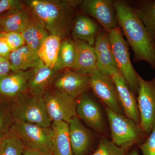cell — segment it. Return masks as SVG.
Returning <instances> with one entry per match:
<instances>
[{
    "label": "cell",
    "mask_w": 155,
    "mask_h": 155,
    "mask_svg": "<svg viewBox=\"0 0 155 155\" xmlns=\"http://www.w3.org/2000/svg\"><path fill=\"white\" fill-rule=\"evenodd\" d=\"M8 60L13 72L33 69L43 63L38 55L32 51L26 45L12 51Z\"/></svg>",
    "instance_id": "19"
},
{
    "label": "cell",
    "mask_w": 155,
    "mask_h": 155,
    "mask_svg": "<svg viewBox=\"0 0 155 155\" xmlns=\"http://www.w3.org/2000/svg\"><path fill=\"white\" fill-rule=\"evenodd\" d=\"M21 34L26 45L37 54L43 42L49 35L38 19L32 14L30 22Z\"/></svg>",
    "instance_id": "22"
},
{
    "label": "cell",
    "mask_w": 155,
    "mask_h": 155,
    "mask_svg": "<svg viewBox=\"0 0 155 155\" xmlns=\"http://www.w3.org/2000/svg\"><path fill=\"white\" fill-rule=\"evenodd\" d=\"M2 32V31H1V30H0V32Z\"/></svg>",
    "instance_id": "39"
},
{
    "label": "cell",
    "mask_w": 155,
    "mask_h": 155,
    "mask_svg": "<svg viewBox=\"0 0 155 155\" xmlns=\"http://www.w3.org/2000/svg\"><path fill=\"white\" fill-rule=\"evenodd\" d=\"M11 71V66L8 58L0 62V79L9 74Z\"/></svg>",
    "instance_id": "33"
},
{
    "label": "cell",
    "mask_w": 155,
    "mask_h": 155,
    "mask_svg": "<svg viewBox=\"0 0 155 155\" xmlns=\"http://www.w3.org/2000/svg\"><path fill=\"white\" fill-rule=\"evenodd\" d=\"M48 115L52 122L69 123L77 116L76 99L55 89H48L43 96Z\"/></svg>",
    "instance_id": "7"
},
{
    "label": "cell",
    "mask_w": 155,
    "mask_h": 155,
    "mask_svg": "<svg viewBox=\"0 0 155 155\" xmlns=\"http://www.w3.org/2000/svg\"><path fill=\"white\" fill-rule=\"evenodd\" d=\"M12 111L15 120L42 127H51L52 121L48 115L42 96L22 94L17 97L14 102Z\"/></svg>",
    "instance_id": "4"
},
{
    "label": "cell",
    "mask_w": 155,
    "mask_h": 155,
    "mask_svg": "<svg viewBox=\"0 0 155 155\" xmlns=\"http://www.w3.org/2000/svg\"><path fill=\"white\" fill-rule=\"evenodd\" d=\"M14 135L25 147L38 150L47 155H53L52 130L23 121L15 120L12 127Z\"/></svg>",
    "instance_id": "5"
},
{
    "label": "cell",
    "mask_w": 155,
    "mask_h": 155,
    "mask_svg": "<svg viewBox=\"0 0 155 155\" xmlns=\"http://www.w3.org/2000/svg\"><path fill=\"white\" fill-rule=\"evenodd\" d=\"M31 17L22 8L13 9L0 18V30L2 32H17L21 33L30 22Z\"/></svg>",
    "instance_id": "21"
},
{
    "label": "cell",
    "mask_w": 155,
    "mask_h": 155,
    "mask_svg": "<svg viewBox=\"0 0 155 155\" xmlns=\"http://www.w3.org/2000/svg\"><path fill=\"white\" fill-rule=\"evenodd\" d=\"M62 39L55 35H49L44 40L38 52L43 63L51 69L57 62Z\"/></svg>",
    "instance_id": "24"
},
{
    "label": "cell",
    "mask_w": 155,
    "mask_h": 155,
    "mask_svg": "<svg viewBox=\"0 0 155 155\" xmlns=\"http://www.w3.org/2000/svg\"><path fill=\"white\" fill-rule=\"evenodd\" d=\"M74 41L76 48V59L72 70L90 75L98 70L94 47L77 38H74Z\"/></svg>",
    "instance_id": "15"
},
{
    "label": "cell",
    "mask_w": 155,
    "mask_h": 155,
    "mask_svg": "<svg viewBox=\"0 0 155 155\" xmlns=\"http://www.w3.org/2000/svg\"><path fill=\"white\" fill-rule=\"evenodd\" d=\"M51 127L53 155H73L69 139V124L63 121L53 122Z\"/></svg>",
    "instance_id": "20"
},
{
    "label": "cell",
    "mask_w": 155,
    "mask_h": 155,
    "mask_svg": "<svg viewBox=\"0 0 155 155\" xmlns=\"http://www.w3.org/2000/svg\"><path fill=\"white\" fill-rule=\"evenodd\" d=\"M82 1L31 0L27 1L32 14L49 35L61 39L69 33L73 11Z\"/></svg>",
    "instance_id": "2"
},
{
    "label": "cell",
    "mask_w": 155,
    "mask_h": 155,
    "mask_svg": "<svg viewBox=\"0 0 155 155\" xmlns=\"http://www.w3.org/2000/svg\"><path fill=\"white\" fill-rule=\"evenodd\" d=\"M31 70L13 72L0 79V94L9 97H18L28 89Z\"/></svg>",
    "instance_id": "18"
},
{
    "label": "cell",
    "mask_w": 155,
    "mask_h": 155,
    "mask_svg": "<svg viewBox=\"0 0 155 155\" xmlns=\"http://www.w3.org/2000/svg\"><path fill=\"white\" fill-rule=\"evenodd\" d=\"M129 155H139V154L138 152L137 151V150H134L132 151V152L130 153Z\"/></svg>",
    "instance_id": "36"
},
{
    "label": "cell",
    "mask_w": 155,
    "mask_h": 155,
    "mask_svg": "<svg viewBox=\"0 0 155 155\" xmlns=\"http://www.w3.org/2000/svg\"><path fill=\"white\" fill-rule=\"evenodd\" d=\"M70 144L73 155H84L91 144L90 132L84 127L77 116L73 117L69 123Z\"/></svg>",
    "instance_id": "17"
},
{
    "label": "cell",
    "mask_w": 155,
    "mask_h": 155,
    "mask_svg": "<svg viewBox=\"0 0 155 155\" xmlns=\"http://www.w3.org/2000/svg\"><path fill=\"white\" fill-rule=\"evenodd\" d=\"M77 116L90 127L100 133L104 131V123L99 106L91 97L82 96L77 102Z\"/></svg>",
    "instance_id": "14"
},
{
    "label": "cell",
    "mask_w": 155,
    "mask_h": 155,
    "mask_svg": "<svg viewBox=\"0 0 155 155\" xmlns=\"http://www.w3.org/2000/svg\"><path fill=\"white\" fill-rule=\"evenodd\" d=\"M23 155H47L38 150L25 147Z\"/></svg>",
    "instance_id": "34"
},
{
    "label": "cell",
    "mask_w": 155,
    "mask_h": 155,
    "mask_svg": "<svg viewBox=\"0 0 155 155\" xmlns=\"http://www.w3.org/2000/svg\"><path fill=\"white\" fill-rule=\"evenodd\" d=\"M11 51L6 41L4 34L0 38V56L4 58H8Z\"/></svg>",
    "instance_id": "32"
},
{
    "label": "cell",
    "mask_w": 155,
    "mask_h": 155,
    "mask_svg": "<svg viewBox=\"0 0 155 155\" xmlns=\"http://www.w3.org/2000/svg\"><path fill=\"white\" fill-rule=\"evenodd\" d=\"M117 22L134 54L135 62L145 61L155 69V41L136 14L124 2L113 1Z\"/></svg>",
    "instance_id": "1"
},
{
    "label": "cell",
    "mask_w": 155,
    "mask_h": 155,
    "mask_svg": "<svg viewBox=\"0 0 155 155\" xmlns=\"http://www.w3.org/2000/svg\"><path fill=\"white\" fill-rule=\"evenodd\" d=\"M4 37L11 51L25 45V41L20 33L17 32H4Z\"/></svg>",
    "instance_id": "29"
},
{
    "label": "cell",
    "mask_w": 155,
    "mask_h": 155,
    "mask_svg": "<svg viewBox=\"0 0 155 155\" xmlns=\"http://www.w3.org/2000/svg\"><path fill=\"white\" fill-rule=\"evenodd\" d=\"M98 32V26L89 17L80 16L75 19L73 27L75 38L94 46Z\"/></svg>",
    "instance_id": "23"
},
{
    "label": "cell",
    "mask_w": 155,
    "mask_h": 155,
    "mask_svg": "<svg viewBox=\"0 0 155 155\" xmlns=\"http://www.w3.org/2000/svg\"><path fill=\"white\" fill-rule=\"evenodd\" d=\"M106 112L112 141L117 146L130 148L146 136L138 125L123 114H118L107 107Z\"/></svg>",
    "instance_id": "6"
},
{
    "label": "cell",
    "mask_w": 155,
    "mask_h": 155,
    "mask_svg": "<svg viewBox=\"0 0 155 155\" xmlns=\"http://www.w3.org/2000/svg\"><path fill=\"white\" fill-rule=\"evenodd\" d=\"M4 125H5V120L3 116L0 115V131L2 130L4 128Z\"/></svg>",
    "instance_id": "35"
},
{
    "label": "cell",
    "mask_w": 155,
    "mask_h": 155,
    "mask_svg": "<svg viewBox=\"0 0 155 155\" xmlns=\"http://www.w3.org/2000/svg\"><path fill=\"white\" fill-rule=\"evenodd\" d=\"M8 59V58H3V57H1L0 56V62H2V61H5V60H6V59Z\"/></svg>",
    "instance_id": "37"
},
{
    "label": "cell",
    "mask_w": 155,
    "mask_h": 155,
    "mask_svg": "<svg viewBox=\"0 0 155 155\" xmlns=\"http://www.w3.org/2000/svg\"><path fill=\"white\" fill-rule=\"evenodd\" d=\"M3 34H4V32H0V38H1V37L2 36V35H3Z\"/></svg>",
    "instance_id": "38"
},
{
    "label": "cell",
    "mask_w": 155,
    "mask_h": 155,
    "mask_svg": "<svg viewBox=\"0 0 155 155\" xmlns=\"http://www.w3.org/2000/svg\"><path fill=\"white\" fill-rule=\"evenodd\" d=\"M116 85L122 110L125 116L140 126V115L134 94L127 86L126 81L119 72L111 75Z\"/></svg>",
    "instance_id": "12"
},
{
    "label": "cell",
    "mask_w": 155,
    "mask_h": 155,
    "mask_svg": "<svg viewBox=\"0 0 155 155\" xmlns=\"http://www.w3.org/2000/svg\"><path fill=\"white\" fill-rule=\"evenodd\" d=\"M108 35L118 71L131 91L137 94L139 75L130 61L128 43L118 26L111 29Z\"/></svg>",
    "instance_id": "3"
},
{
    "label": "cell",
    "mask_w": 155,
    "mask_h": 155,
    "mask_svg": "<svg viewBox=\"0 0 155 155\" xmlns=\"http://www.w3.org/2000/svg\"><path fill=\"white\" fill-rule=\"evenodd\" d=\"M143 155H155V125L145 141L139 145Z\"/></svg>",
    "instance_id": "30"
},
{
    "label": "cell",
    "mask_w": 155,
    "mask_h": 155,
    "mask_svg": "<svg viewBox=\"0 0 155 155\" xmlns=\"http://www.w3.org/2000/svg\"><path fill=\"white\" fill-rule=\"evenodd\" d=\"M130 148L117 146L112 140L102 138L92 155H127Z\"/></svg>",
    "instance_id": "28"
},
{
    "label": "cell",
    "mask_w": 155,
    "mask_h": 155,
    "mask_svg": "<svg viewBox=\"0 0 155 155\" xmlns=\"http://www.w3.org/2000/svg\"><path fill=\"white\" fill-rule=\"evenodd\" d=\"M22 2L17 0H2L0 1V14L5 11L13 9L22 8Z\"/></svg>",
    "instance_id": "31"
},
{
    "label": "cell",
    "mask_w": 155,
    "mask_h": 155,
    "mask_svg": "<svg viewBox=\"0 0 155 155\" xmlns=\"http://www.w3.org/2000/svg\"><path fill=\"white\" fill-rule=\"evenodd\" d=\"M58 72L43 63L31 70L28 81V89L30 93L43 96L54 80Z\"/></svg>",
    "instance_id": "16"
},
{
    "label": "cell",
    "mask_w": 155,
    "mask_h": 155,
    "mask_svg": "<svg viewBox=\"0 0 155 155\" xmlns=\"http://www.w3.org/2000/svg\"><path fill=\"white\" fill-rule=\"evenodd\" d=\"M94 47L96 55L97 69L110 76L119 72L109 40L108 33L104 31L99 34Z\"/></svg>",
    "instance_id": "13"
},
{
    "label": "cell",
    "mask_w": 155,
    "mask_h": 155,
    "mask_svg": "<svg viewBox=\"0 0 155 155\" xmlns=\"http://www.w3.org/2000/svg\"><path fill=\"white\" fill-rule=\"evenodd\" d=\"M89 85L107 107L118 114H123L116 85L110 75L98 69L89 75Z\"/></svg>",
    "instance_id": "9"
},
{
    "label": "cell",
    "mask_w": 155,
    "mask_h": 155,
    "mask_svg": "<svg viewBox=\"0 0 155 155\" xmlns=\"http://www.w3.org/2000/svg\"><path fill=\"white\" fill-rule=\"evenodd\" d=\"M55 89L76 99L90 87L89 75L67 69L54 81Z\"/></svg>",
    "instance_id": "11"
},
{
    "label": "cell",
    "mask_w": 155,
    "mask_h": 155,
    "mask_svg": "<svg viewBox=\"0 0 155 155\" xmlns=\"http://www.w3.org/2000/svg\"><path fill=\"white\" fill-rule=\"evenodd\" d=\"M81 4L84 11L97 20L106 32L108 33L117 27L118 22L113 1L84 0Z\"/></svg>",
    "instance_id": "10"
},
{
    "label": "cell",
    "mask_w": 155,
    "mask_h": 155,
    "mask_svg": "<svg viewBox=\"0 0 155 155\" xmlns=\"http://www.w3.org/2000/svg\"><path fill=\"white\" fill-rule=\"evenodd\" d=\"M76 48L74 41L66 38L61 41L54 70L59 72L64 69L72 70L75 64Z\"/></svg>",
    "instance_id": "25"
},
{
    "label": "cell",
    "mask_w": 155,
    "mask_h": 155,
    "mask_svg": "<svg viewBox=\"0 0 155 155\" xmlns=\"http://www.w3.org/2000/svg\"><path fill=\"white\" fill-rule=\"evenodd\" d=\"M25 148L15 136H9L0 141V155H23Z\"/></svg>",
    "instance_id": "27"
},
{
    "label": "cell",
    "mask_w": 155,
    "mask_h": 155,
    "mask_svg": "<svg viewBox=\"0 0 155 155\" xmlns=\"http://www.w3.org/2000/svg\"><path fill=\"white\" fill-rule=\"evenodd\" d=\"M133 8L155 41V0L142 1Z\"/></svg>",
    "instance_id": "26"
},
{
    "label": "cell",
    "mask_w": 155,
    "mask_h": 155,
    "mask_svg": "<svg viewBox=\"0 0 155 155\" xmlns=\"http://www.w3.org/2000/svg\"><path fill=\"white\" fill-rule=\"evenodd\" d=\"M137 94L139 126L146 135H149L155 125V77L146 81L139 75Z\"/></svg>",
    "instance_id": "8"
}]
</instances>
